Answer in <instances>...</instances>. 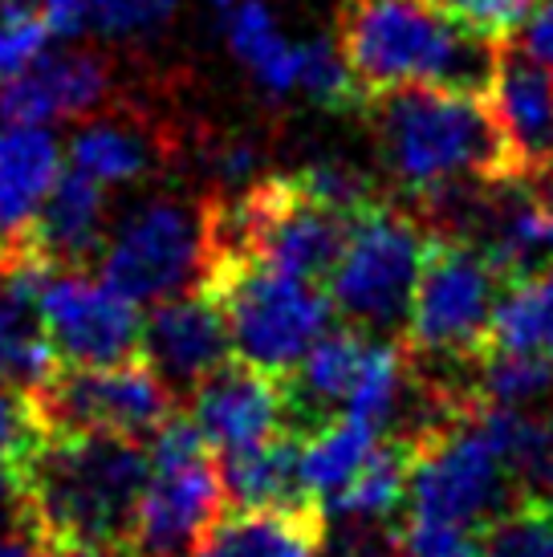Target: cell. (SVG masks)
I'll return each instance as SVG.
<instances>
[{
	"label": "cell",
	"mask_w": 553,
	"mask_h": 557,
	"mask_svg": "<svg viewBox=\"0 0 553 557\" xmlns=\"http://www.w3.org/2000/svg\"><path fill=\"white\" fill-rule=\"evenodd\" d=\"M187 557H325V512L322 505L232 512Z\"/></svg>",
	"instance_id": "44dd1931"
},
{
	"label": "cell",
	"mask_w": 553,
	"mask_h": 557,
	"mask_svg": "<svg viewBox=\"0 0 553 557\" xmlns=\"http://www.w3.org/2000/svg\"><path fill=\"white\" fill-rule=\"evenodd\" d=\"M428 4L452 29L489 41V46L513 41V33H521L533 13V0H428Z\"/></svg>",
	"instance_id": "4dcf8cb0"
},
{
	"label": "cell",
	"mask_w": 553,
	"mask_h": 557,
	"mask_svg": "<svg viewBox=\"0 0 553 557\" xmlns=\"http://www.w3.org/2000/svg\"><path fill=\"white\" fill-rule=\"evenodd\" d=\"M362 110L383 168L415 200H428L456 184L521 180L489 94L400 86L367 98Z\"/></svg>",
	"instance_id": "6da1fadb"
},
{
	"label": "cell",
	"mask_w": 553,
	"mask_h": 557,
	"mask_svg": "<svg viewBox=\"0 0 553 557\" xmlns=\"http://www.w3.org/2000/svg\"><path fill=\"white\" fill-rule=\"evenodd\" d=\"M428 240V224L395 203L374 200L362 208L351 224L339 264L325 277V297L334 313L370 334H391L407 322Z\"/></svg>",
	"instance_id": "8992f818"
},
{
	"label": "cell",
	"mask_w": 553,
	"mask_h": 557,
	"mask_svg": "<svg viewBox=\"0 0 553 557\" xmlns=\"http://www.w3.org/2000/svg\"><path fill=\"white\" fill-rule=\"evenodd\" d=\"M545 358H550V362H553V338H550V346H545Z\"/></svg>",
	"instance_id": "60d3db41"
},
{
	"label": "cell",
	"mask_w": 553,
	"mask_h": 557,
	"mask_svg": "<svg viewBox=\"0 0 553 557\" xmlns=\"http://www.w3.org/2000/svg\"><path fill=\"white\" fill-rule=\"evenodd\" d=\"M379 448V432L362 423V419L339 416L322 423L318 432L306 440V448L297 456V472H302V488L309 500H330V496L346 488V480L367 465V456Z\"/></svg>",
	"instance_id": "484cf974"
},
{
	"label": "cell",
	"mask_w": 553,
	"mask_h": 557,
	"mask_svg": "<svg viewBox=\"0 0 553 557\" xmlns=\"http://www.w3.org/2000/svg\"><path fill=\"white\" fill-rule=\"evenodd\" d=\"M447 557H484V554H480V542H477V537H468V542H460Z\"/></svg>",
	"instance_id": "ab89813d"
},
{
	"label": "cell",
	"mask_w": 553,
	"mask_h": 557,
	"mask_svg": "<svg viewBox=\"0 0 553 557\" xmlns=\"http://www.w3.org/2000/svg\"><path fill=\"white\" fill-rule=\"evenodd\" d=\"M49 46V25L29 0H0V82L29 70Z\"/></svg>",
	"instance_id": "1f68e13d"
},
{
	"label": "cell",
	"mask_w": 553,
	"mask_h": 557,
	"mask_svg": "<svg viewBox=\"0 0 553 557\" xmlns=\"http://www.w3.org/2000/svg\"><path fill=\"white\" fill-rule=\"evenodd\" d=\"M114 94V65L94 49L41 53L29 70L0 82V119L25 126H49L62 119H86Z\"/></svg>",
	"instance_id": "5bb4252c"
},
{
	"label": "cell",
	"mask_w": 553,
	"mask_h": 557,
	"mask_svg": "<svg viewBox=\"0 0 553 557\" xmlns=\"http://www.w3.org/2000/svg\"><path fill=\"white\" fill-rule=\"evenodd\" d=\"M37 310L65 367H119L138 358L143 346L138 306L119 289H110L107 281L86 277L82 269L49 273L37 294Z\"/></svg>",
	"instance_id": "30bf717a"
},
{
	"label": "cell",
	"mask_w": 553,
	"mask_h": 557,
	"mask_svg": "<svg viewBox=\"0 0 553 557\" xmlns=\"http://www.w3.org/2000/svg\"><path fill=\"white\" fill-rule=\"evenodd\" d=\"M553 395V362L541 355H501L489 350L480 358L472 399L492 407H541Z\"/></svg>",
	"instance_id": "83f0119b"
},
{
	"label": "cell",
	"mask_w": 553,
	"mask_h": 557,
	"mask_svg": "<svg viewBox=\"0 0 553 557\" xmlns=\"http://www.w3.org/2000/svg\"><path fill=\"white\" fill-rule=\"evenodd\" d=\"M138 358L151 367L175 395H192L212 371L232 358V338L224 310L208 289L155 301L151 318L143 322V346Z\"/></svg>",
	"instance_id": "7c38bea8"
},
{
	"label": "cell",
	"mask_w": 553,
	"mask_h": 557,
	"mask_svg": "<svg viewBox=\"0 0 553 557\" xmlns=\"http://www.w3.org/2000/svg\"><path fill=\"white\" fill-rule=\"evenodd\" d=\"M102 281L135 306L200 289L216 261V196H151L107 236Z\"/></svg>",
	"instance_id": "5b68a950"
},
{
	"label": "cell",
	"mask_w": 553,
	"mask_h": 557,
	"mask_svg": "<svg viewBox=\"0 0 553 557\" xmlns=\"http://www.w3.org/2000/svg\"><path fill=\"white\" fill-rule=\"evenodd\" d=\"M131 545L138 557H187L224 517V484L212 456L184 465H147Z\"/></svg>",
	"instance_id": "8fae6325"
},
{
	"label": "cell",
	"mask_w": 553,
	"mask_h": 557,
	"mask_svg": "<svg viewBox=\"0 0 553 557\" xmlns=\"http://www.w3.org/2000/svg\"><path fill=\"white\" fill-rule=\"evenodd\" d=\"M33 440H37V423H33L29 395L0 383V456L16 460Z\"/></svg>",
	"instance_id": "e575fe53"
},
{
	"label": "cell",
	"mask_w": 553,
	"mask_h": 557,
	"mask_svg": "<svg viewBox=\"0 0 553 557\" xmlns=\"http://www.w3.org/2000/svg\"><path fill=\"white\" fill-rule=\"evenodd\" d=\"M550 4H553V0H550Z\"/></svg>",
	"instance_id": "7bdbcfd3"
},
{
	"label": "cell",
	"mask_w": 553,
	"mask_h": 557,
	"mask_svg": "<svg viewBox=\"0 0 553 557\" xmlns=\"http://www.w3.org/2000/svg\"><path fill=\"white\" fill-rule=\"evenodd\" d=\"M541 277H521L501 285L489 322V350H501V355H541L550 346L553 306Z\"/></svg>",
	"instance_id": "4316f807"
},
{
	"label": "cell",
	"mask_w": 553,
	"mask_h": 557,
	"mask_svg": "<svg viewBox=\"0 0 553 557\" xmlns=\"http://www.w3.org/2000/svg\"><path fill=\"white\" fill-rule=\"evenodd\" d=\"M489 102L505 126L521 175H541L553 163V74L521 46H496Z\"/></svg>",
	"instance_id": "e0dca14e"
},
{
	"label": "cell",
	"mask_w": 553,
	"mask_h": 557,
	"mask_svg": "<svg viewBox=\"0 0 553 557\" xmlns=\"http://www.w3.org/2000/svg\"><path fill=\"white\" fill-rule=\"evenodd\" d=\"M21 521L41 542L131 545L147 484V448L98 432H37L16 456Z\"/></svg>",
	"instance_id": "7a4b0ae2"
},
{
	"label": "cell",
	"mask_w": 553,
	"mask_h": 557,
	"mask_svg": "<svg viewBox=\"0 0 553 557\" xmlns=\"http://www.w3.org/2000/svg\"><path fill=\"white\" fill-rule=\"evenodd\" d=\"M180 0H86V16L102 37H151L168 25Z\"/></svg>",
	"instance_id": "d6a6232c"
},
{
	"label": "cell",
	"mask_w": 553,
	"mask_h": 557,
	"mask_svg": "<svg viewBox=\"0 0 553 557\" xmlns=\"http://www.w3.org/2000/svg\"><path fill=\"white\" fill-rule=\"evenodd\" d=\"M472 411L492 435L521 496L553 500V407H492L472 399Z\"/></svg>",
	"instance_id": "cb8c5ba5"
},
{
	"label": "cell",
	"mask_w": 553,
	"mask_h": 557,
	"mask_svg": "<svg viewBox=\"0 0 553 557\" xmlns=\"http://www.w3.org/2000/svg\"><path fill=\"white\" fill-rule=\"evenodd\" d=\"M0 512L21 517V468L9 456H0Z\"/></svg>",
	"instance_id": "74e56055"
},
{
	"label": "cell",
	"mask_w": 553,
	"mask_h": 557,
	"mask_svg": "<svg viewBox=\"0 0 553 557\" xmlns=\"http://www.w3.org/2000/svg\"><path fill=\"white\" fill-rule=\"evenodd\" d=\"M204 289L224 310L232 358L273 379H285L334 318V306L318 281L290 277L253 261L216 257Z\"/></svg>",
	"instance_id": "277c9868"
},
{
	"label": "cell",
	"mask_w": 553,
	"mask_h": 557,
	"mask_svg": "<svg viewBox=\"0 0 553 557\" xmlns=\"http://www.w3.org/2000/svg\"><path fill=\"white\" fill-rule=\"evenodd\" d=\"M501 273L472 240L431 233L407 310V350L431 362H480L489 355V322Z\"/></svg>",
	"instance_id": "52a82bcc"
},
{
	"label": "cell",
	"mask_w": 553,
	"mask_h": 557,
	"mask_svg": "<svg viewBox=\"0 0 553 557\" xmlns=\"http://www.w3.org/2000/svg\"><path fill=\"white\" fill-rule=\"evenodd\" d=\"M180 159V131L163 123V114L138 107V102H114L98 110V119L74 131L70 139V168L90 175L98 184H138L155 171L171 168Z\"/></svg>",
	"instance_id": "4fadbf2b"
},
{
	"label": "cell",
	"mask_w": 553,
	"mask_h": 557,
	"mask_svg": "<svg viewBox=\"0 0 553 557\" xmlns=\"http://www.w3.org/2000/svg\"><path fill=\"white\" fill-rule=\"evenodd\" d=\"M265 163V151L257 139H248V135H229V139L212 143L208 151H204V168L212 171L216 180L224 187L232 184H248Z\"/></svg>",
	"instance_id": "836d02e7"
},
{
	"label": "cell",
	"mask_w": 553,
	"mask_h": 557,
	"mask_svg": "<svg viewBox=\"0 0 553 557\" xmlns=\"http://www.w3.org/2000/svg\"><path fill=\"white\" fill-rule=\"evenodd\" d=\"M484 557H553V500L521 496L480 529Z\"/></svg>",
	"instance_id": "f1b7e54d"
},
{
	"label": "cell",
	"mask_w": 553,
	"mask_h": 557,
	"mask_svg": "<svg viewBox=\"0 0 553 557\" xmlns=\"http://www.w3.org/2000/svg\"><path fill=\"white\" fill-rule=\"evenodd\" d=\"M212 13L232 58L245 65L269 98H285L297 90L302 46H290L281 37V25L265 0H212Z\"/></svg>",
	"instance_id": "7402d4cb"
},
{
	"label": "cell",
	"mask_w": 553,
	"mask_h": 557,
	"mask_svg": "<svg viewBox=\"0 0 553 557\" xmlns=\"http://www.w3.org/2000/svg\"><path fill=\"white\" fill-rule=\"evenodd\" d=\"M297 456H302V444L293 440V432L273 435V440H265L257 448L224 451L220 484H224V496H229L232 509L261 512V509H306V505H318L302 488Z\"/></svg>",
	"instance_id": "603a6c76"
},
{
	"label": "cell",
	"mask_w": 553,
	"mask_h": 557,
	"mask_svg": "<svg viewBox=\"0 0 553 557\" xmlns=\"http://www.w3.org/2000/svg\"><path fill=\"white\" fill-rule=\"evenodd\" d=\"M411 460L415 448L407 440H379V448L346 480V488L322 500L325 521H391V512L407 500Z\"/></svg>",
	"instance_id": "d4e9b609"
},
{
	"label": "cell",
	"mask_w": 553,
	"mask_h": 557,
	"mask_svg": "<svg viewBox=\"0 0 553 557\" xmlns=\"http://www.w3.org/2000/svg\"><path fill=\"white\" fill-rule=\"evenodd\" d=\"M41 557H138L131 545H65L49 542Z\"/></svg>",
	"instance_id": "8d00e7d4"
},
{
	"label": "cell",
	"mask_w": 553,
	"mask_h": 557,
	"mask_svg": "<svg viewBox=\"0 0 553 557\" xmlns=\"http://www.w3.org/2000/svg\"><path fill=\"white\" fill-rule=\"evenodd\" d=\"M49 269L29 245L0 248V383L33 395L62 371L46 334L37 294Z\"/></svg>",
	"instance_id": "2e32d148"
},
{
	"label": "cell",
	"mask_w": 553,
	"mask_h": 557,
	"mask_svg": "<svg viewBox=\"0 0 553 557\" xmlns=\"http://www.w3.org/2000/svg\"><path fill=\"white\" fill-rule=\"evenodd\" d=\"M0 557H41L29 537H0Z\"/></svg>",
	"instance_id": "f35d334b"
},
{
	"label": "cell",
	"mask_w": 553,
	"mask_h": 557,
	"mask_svg": "<svg viewBox=\"0 0 553 557\" xmlns=\"http://www.w3.org/2000/svg\"><path fill=\"white\" fill-rule=\"evenodd\" d=\"M25 245L49 264V269H82L94 257H102L107 245V187L82 175L65 171L41 203V212L33 220Z\"/></svg>",
	"instance_id": "ac0fdd59"
},
{
	"label": "cell",
	"mask_w": 553,
	"mask_h": 557,
	"mask_svg": "<svg viewBox=\"0 0 553 557\" xmlns=\"http://www.w3.org/2000/svg\"><path fill=\"white\" fill-rule=\"evenodd\" d=\"M297 94H306L314 107L325 110H362V94L354 86L351 70L342 62V49L325 37L302 41V78H297Z\"/></svg>",
	"instance_id": "f546056e"
},
{
	"label": "cell",
	"mask_w": 553,
	"mask_h": 557,
	"mask_svg": "<svg viewBox=\"0 0 553 557\" xmlns=\"http://www.w3.org/2000/svg\"><path fill=\"white\" fill-rule=\"evenodd\" d=\"M58 175H62V143L46 126L4 123L0 131V248L25 245Z\"/></svg>",
	"instance_id": "ffe728a7"
},
{
	"label": "cell",
	"mask_w": 553,
	"mask_h": 557,
	"mask_svg": "<svg viewBox=\"0 0 553 557\" xmlns=\"http://www.w3.org/2000/svg\"><path fill=\"white\" fill-rule=\"evenodd\" d=\"M37 432H98L151 440L175 416V391L143 362L65 367L29 395Z\"/></svg>",
	"instance_id": "9c48e42d"
},
{
	"label": "cell",
	"mask_w": 553,
	"mask_h": 557,
	"mask_svg": "<svg viewBox=\"0 0 553 557\" xmlns=\"http://www.w3.org/2000/svg\"><path fill=\"white\" fill-rule=\"evenodd\" d=\"M521 49L553 74V4L541 13H529L521 29Z\"/></svg>",
	"instance_id": "d590c367"
},
{
	"label": "cell",
	"mask_w": 553,
	"mask_h": 557,
	"mask_svg": "<svg viewBox=\"0 0 553 557\" xmlns=\"http://www.w3.org/2000/svg\"><path fill=\"white\" fill-rule=\"evenodd\" d=\"M187 419L200 428L208 448H216L220 456L257 448V444L290 428L281 379L253 371L241 358H229L220 371H212L192 391V416Z\"/></svg>",
	"instance_id": "9a60e30c"
},
{
	"label": "cell",
	"mask_w": 553,
	"mask_h": 557,
	"mask_svg": "<svg viewBox=\"0 0 553 557\" xmlns=\"http://www.w3.org/2000/svg\"><path fill=\"white\" fill-rule=\"evenodd\" d=\"M367 330H354V325L325 330L322 338L309 346L302 362L281 379L290 428L297 423V428L318 432L330 411L346 407L354 383L362 374V362H367Z\"/></svg>",
	"instance_id": "d6986e66"
},
{
	"label": "cell",
	"mask_w": 553,
	"mask_h": 557,
	"mask_svg": "<svg viewBox=\"0 0 553 557\" xmlns=\"http://www.w3.org/2000/svg\"><path fill=\"white\" fill-rule=\"evenodd\" d=\"M339 49L362 102L400 86L489 94L496 46L452 29L428 0H342Z\"/></svg>",
	"instance_id": "3957f363"
},
{
	"label": "cell",
	"mask_w": 553,
	"mask_h": 557,
	"mask_svg": "<svg viewBox=\"0 0 553 557\" xmlns=\"http://www.w3.org/2000/svg\"><path fill=\"white\" fill-rule=\"evenodd\" d=\"M513 488L517 484L508 476L492 435L468 407L452 428L415 448L407 476V521L472 537L508 505H517Z\"/></svg>",
	"instance_id": "ba28073f"
},
{
	"label": "cell",
	"mask_w": 553,
	"mask_h": 557,
	"mask_svg": "<svg viewBox=\"0 0 553 557\" xmlns=\"http://www.w3.org/2000/svg\"><path fill=\"white\" fill-rule=\"evenodd\" d=\"M550 171H553V163H550Z\"/></svg>",
	"instance_id": "b9f144b4"
}]
</instances>
